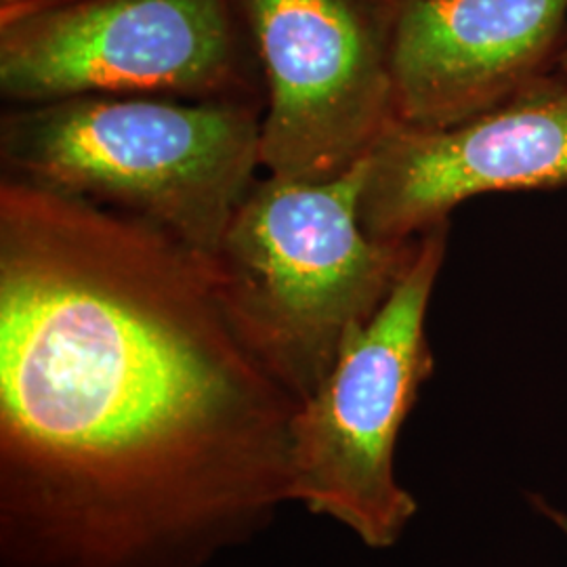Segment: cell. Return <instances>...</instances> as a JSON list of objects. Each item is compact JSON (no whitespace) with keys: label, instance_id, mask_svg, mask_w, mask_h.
I'll use <instances>...</instances> for the list:
<instances>
[{"label":"cell","instance_id":"obj_1","mask_svg":"<svg viewBox=\"0 0 567 567\" xmlns=\"http://www.w3.org/2000/svg\"><path fill=\"white\" fill-rule=\"evenodd\" d=\"M299 402L198 255L55 203L0 243V567H206L290 503Z\"/></svg>","mask_w":567,"mask_h":567},{"label":"cell","instance_id":"obj_2","mask_svg":"<svg viewBox=\"0 0 567 567\" xmlns=\"http://www.w3.org/2000/svg\"><path fill=\"white\" fill-rule=\"evenodd\" d=\"M264 112L86 95L9 105L2 177L154 225L208 264L259 179Z\"/></svg>","mask_w":567,"mask_h":567},{"label":"cell","instance_id":"obj_3","mask_svg":"<svg viewBox=\"0 0 567 567\" xmlns=\"http://www.w3.org/2000/svg\"><path fill=\"white\" fill-rule=\"evenodd\" d=\"M365 163L334 182L257 179L206 264L227 320L299 404L383 307L421 243H379L362 229Z\"/></svg>","mask_w":567,"mask_h":567},{"label":"cell","instance_id":"obj_4","mask_svg":"<svg viewBox=\"0 0 567 567\" xmlns=\"http://www.w3.org/2000/svg\"><path fill=\"white\" fill-rule=\"evenodd\" d=\"M0 95L267 105L243 0H0Z\"/></svg>","mask_w":567,"mask_h":567},{"label":"cell","instance_id":"obj_5","mask_svg":"<svg viewBox=\"0 0 567 567\" xmlns=\"http://www.w3.org/2000/svg\"><path fill=\"white\" fill-rule=\"evenodd\" d=\"M447 224L419 250L383 307L343 344L290 429V503L385 550L416 517L395 475V450L419 391L433 377L426 311L446 259Z\"/></svg>","mask_w":567,"mask_h":567},{"label":"cell","instance_id":"obj_6","mask_svg":"<svg viewBox=\"0 0 567 567\" xmlns=\"http://www.w3.org/2000/svg\"><path fill=\"white\" fill-rule=\"evenodd\" d=\"M264 68L261 168L341 179L395 126L398 0H243Z\"/></svg>","mask_w":567,"mask_h":567},{"label":"cell","instance_id":"obj_7","mask_svg":"<svg viewBox=\"0 0 567 567\" xmlns=\"http://www.w3.org/2000/svg\"><path fill=\"white\" fill-rule=\"evenodd\" d=\"M567 185V74L559 68L505 102L444 128L391 126L365 163L358 215L379 243L414 240L458 204Z\"/></svg>","mask_w":567,"mask_h":567},{"label":"cell","instance_id":"obj_8","mask_svg":"<svg viewBox=\"0 0 567 567\" xmlns=\"http://www.w3.org/2000/svg\"><path fill=\"white\" fill-rule=\"evenodd\" d=\"M567 0H398L395 124L444 128L557 70Z\"/></svg>","mask_w":567,"mask_h":567},{"label":"cell","instance_id":"obj_9","mask_svg":"<svg viewBox=\"0 0 567 567\" xmlns=\"http://www.w3.org/2000/svg\"><path fill=\"white\" fill-rule=\"evenodd\" d=\"M534 505L536 507L540 508V513L543 515H547L548 519L555 524V526L559 527L561 529V534L566 536L567 540V515L564 513V511H559V508L550 507V505H547L545 501H540V498H536L534 501Z\"/></svg>","mask_w":567,"mask_h":567},{"label":"cell","instance_id":"obj_10","mask_svg":"<svg viewBox=\"0 0 567 567\" xmlns=\"http://www.w3.org/2000/svg\"><path fill=\"white\" fill-rule=\"evenodd\" d=\"M557 68L564 72V74H567V49L561 53V58H559V63H557Z\"/></svg>","mask_w":567,"mask_h":567}]
</instances>
